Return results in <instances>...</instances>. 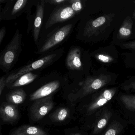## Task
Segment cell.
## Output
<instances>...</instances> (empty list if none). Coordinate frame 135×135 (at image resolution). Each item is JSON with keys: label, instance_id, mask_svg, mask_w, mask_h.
<instances>
[{"label": "cell", "instance_id": "6da1fadb", "mask_svg": "<svg viewBox=\"0 0 135 135\" xmlns=\"http://www.w3.org/2000/svg\"><path fill=\"white\" fill-rule=\"evenodd\" d=\"M22 35L17 29L12 39L0 56V68L7 73L14 67L22 50Z\"/></svg>", "mask_w": 135, "mask_h": 135}, {"label": "cell", "instance_id": "7a4b0ae2", "mask_svg": "<svg viewBox=\"0 0 135 135\" xmlns=\"http://www.w3.org/2000/svg\"><path fill=\"white\" fill-rule=\"evenodd\" d=\"M63 50L61 49L54 51L42 58L38 59L30 64L20 68L12 72L6 79V86L8 87L17 79L24 74L37 69H42L56 61L61 56Z\"/></svg>", "mask_w": 135, "mask_h": 135}, {"label": "cell", "instance_id": "3957f363", "mask_svg": "<svg viewBox=\"0 0 135 135\" xmlns=\"http://www.w3.org/2000/svg\"><path fill=\"white\" fill-rule=\"evenodd\" d=\"M117 87L104 88L90 95L87 102L84 106V113L86 116H93L110 103L118 91Z\"/></svg>", "mask_w": 135, "mask_h": 135}, {"label": "cell", "instance_id": "277c9868", "mask_svg": "<svg viewBox=\"0 0 135 135\" xmlns=\"http://www.w3.org/2000/svg\"><path fill=\"white\" fill-rule=\"evenodd\" d=\"M81 88L77 93L80 99L92 94L113 83V79L110 75L101 74L88 76L81 83Z\"/></svg>", "mask_w": 135, "mask_h": 135}, {"label": "cell", "instance_id": "5b68a950", "mask_svg": "<svg viewBox=\"0 0 135 135\" xmlns=\"http://www.w3.org/2000/svg\"><path fill=\"white\" fill-rule=\"evenodd\" d=\"M30 1L27 0L7 1L6 5L1 12L0 19L12 20L16 19L23 13L29 10Z\"/></svg>", "mask_w": 135, "mask_h": 135}, {"label": "cell", "instance_id": "8992f818", "mask_svg": "<svg viewBox=\"0 0 135 135\" xmlns=\"http://www.w3.org/2000/svg\"><path fill=\"white\" fill-rule=\"evenodd\" d=\"M115 113L109 103L93 115L94 120L92 124V135H99L102 133L109 124Z\"/></svg>", "mask_w": 135, "mask_h": 135}, {"label": "cell", "instance_id": "52a82bcc", "mask_svg": "<svg viewBox=\"0 0 135 135\" xmlns=\"http://www.w3.org/2000/svg\"><path fill=\"white\" fill-rule=\"evenodd\" d=\"M118 106L125 118L135 125V95L120 93L117 96Z\"/></svg>", "mask_w": 135, "mask_h": 135}, {"label": "cell", "instance_id": "ba28073f", "mask_svg": "<svg viewBox=\"0 0 135 135\" xmlns=\"http://www.w3.org/2000/svg\"><path fill=\"white\" fill-rule=\"evenodd\" d=\"M73 27V24L69 23L56 30L46 39L38 51V54L46 52L63 41L70 33Z\"/></svg>", "mask_w": 135, "mask_h": 135}, {"label": "cell", "instance_id": "9c48e42d", "mask_svg": "<svg viewBox=\"0 0 135 135\" xmlns=\"http://www.w3.org/2000/svg\"><path fill=\"white\" fill-rule=\"evenodd\" d=\"M54 106V103L50 95L35 100L30 110L31 119L34 121L41 120L52 110Z\"/></svg>", "mask_w": 135, "mask_h": 135}, {"label": "cell", "instance_id": "30bf717a", "mask_svg": "<svg viewBox=\"0 0 135 135\" xmlns=\"http://www.w3.org/2000/svg\"><path fill=\"white\" fill-rule=\"evenodd\" d=\"M75 14L71 5L65 4L58 7L50 14L46 23L45 28L48 29L56 23L69 20L74 17Z\"/></svg>", "mask_w": 135, "mask_h": 135}, {"label": "cell", "instance_id": "8fae6325", "mask_svg": "<svg viewBox=\"0 0 135 135\" xmlns=\"http://www.w3.org/2000/svg\"><path fill=\"white\" fill-rule=\"evenodd\" d=\"M114 15H105L100 16L94 20L88 22L84 31V35L90 37L94 35H98L109 24Z\"/></svg>", "mask_w": 135, "mask_h": 135}, {"label": "cell", "instance_id": "7c38bea8", "mask_svg": "<svg viewBox=\"0 0 135 135\" xmlns=\"http://www.w3.org/2000/svg\"><path fill=\"white\" fill-rule=\"evenodd\" d=\"M0 116L5 122L13 123L19 118V112L15 104L4 103L0 108Z\"/></svg>", "mask_w": 135, "mask_h": 135}, {"label": "cell", "instance_id": "4fadbf2b", "mask_svg": "<svg viewBox=\"0 0 135 135\" xmlns=\"http://www.w3.org/2000/svg\"><path fill=\"white\" fill-rule=\"evenodd\" d=\"M45 3V1L43 0L38 1L37 3L33 30V36L35 42H37L39 38L44 17Z\"/></svg>", "mask_w": 135, "mask_h": 135}, {"label": "cell", "instance_id": "5bb4252c", "mask_svg": "<svg viewBox=\"0 0 135 135\" xmlns=\"http://www.w3.org/2000/svg\"><path fill=\"white\" fill-rule=\"evenodd\" d=\"M60 86V82L58 80H54L46 84L31 94L30 100H37L49 96L58 89Z\"/></svg>", "mask_w": 135, "mask_h": 135}, {"label": "cell", "instance_id": "9a60e30c", "mask_svg": "<svg viewBox=\"0 0 135 135\" xmlns=\"http://www.w3.org/2000/svg\"><path fill=\"white\" fill-rule=\"evenodd\" d=\"M80 55V50L78 47H73L70 50L66 60V64L68 68L72 70H80L82 69Z\"/></svg>", "mask_w": 135, "mask_h": 135}, {"label": "cell", "instance_id": "2e32d148", "mask_svg": "<svg viewBox=\"0 0 135 135\" xmlns=\"http://www.w3.org/2000/svg\"><path fill=\"white\" fill-rule=\"evenodd\" d=\"M125 128V122L120 119L114 118L103 131L101 135H120L124 131Z\"/></svg>", "mask_w": 135, "mask_h": 135}, {"label": "cell", "instance_id": "e0dca14e", "mask_svg": "<svg viewBox=\"0 0 135 135\" xmlns=\"http://www.w3.org/2000/svg\"><path fill=\"white\" fill-rule=\"evenodd\" d=\"M10 135H48V134L39 127L23 125L13 130Z\"/></svg>", "mask_w": 135, "mask_h": 135}, {"label": "cell", "instance_id": "ac0fdd59", "mask_svg": "<svg viewBox=\"0 0 135 135\" xmlns=\"http://www.w3.org/2000/svg\"><path fill=\"white\" fill-rule=\"evenodd\" d=\"M133 22L131 18L128 16L124 20L118 33L119 39H126L132 34Z\"/></svg>", "mask_w": 135, "mask_h": 135}, {"label": "cell", "instance_id": "d6986e66", "mask_svg": "<svg viewBox=\"0 0 135 135\" xmlns=\"http://www.w3.org/2000/svg\"><path fill=\"white\" fill-rule=\"evenodd\" d=\"M26 97V92L22 88H19L9 93L7 97V100L10 103L19 104L22 103Z\"/></svg>", "mask_w": 135, "mask_h": 135}, {"label": "cell", "instance_id": "ffe728a7", "mask_svg": "<svg viewBox=\"0 0 135 135\" xmlns=\"http://www.w3.org/2000/svg\"><path fill=\"white\" fill-rule=\"evenodd\" d=\"M38 76V75L37 74L32 72L28 73L20 77L8 87L12 88L27 85L33 82Z\"/></svg>", "mask_w": 135, "mask_h": 135}, {"label": "cell", "instance_id": "44dd1931", "mask_svg": "<svg viewBox=\"0 0 135 135\" xmlns=\"http://www.w3.org/2000/svg\"><path fill=\"white\" fill-rule=\"evenodd\" d=\"M69 113L68 109L67 108H60L57 110L52 115V120L56 122H61L67 118Z\"/></svg>", "mask_w": 135, "mask_h": 135}, {"label": "cell", "instance_id": "7402d4cb", "mask_svg": "<svg viewBox=\"0 0 135 135\" xmlns=\"http://www.w3.org/2000/svg\"><path fill=\"white\" fill-rule=\"evenodd\" d=\"M95 57L99 61L105 64H109L114 60L113 57L105 54H99L95 55Z\"/></svg>", "mask_w": 135, "mask_h": 135}, {"label": "cell", "instance_id": "603a6c76", "mask_svg": "<svg viewBox=\"0 0 135 135\" xmlns=\"http://www.w3.org/2000/svg\"><path fill=\"white\" fill-rule=\"evenodd\" d=\"M73 10L76 13H79L83 9L82 2L80 0H68Z\"/></svg>", "mask_w": 135, "mask_h": 135}, {"label": "cell", "instance_id": "cb8c5ba5", "mask_svg": "<svg viewBox=\"0 0 135 135\" xmlns=\"http://www.w3.org/2000/svg\"><path fill=\"white\" fill-rule=\"evenodd\" d=\"M121 89L124 91L135 90V80L122 84L121 86Z\"/></svg>", "mask_w": 135, "mask_h": 135}, {"label": "cell", "instance_id": "d4e9b609", "mask_svg": "<svg viewBox=\"0 0 135 135\" xmlns=\"http://www.w3.org/2000/svg\"><path fill=\"white\" fill-rule=\"evenodd\" d=\"M45 2L52 5H59L68 3V0H46L45 1Z\"/></svg>", "mask_w": 135, "mask_h": 135}, {"label": "cell", "instance_id": "484cf974", "mask_svg": "<svg viewBox=\"0 0 135 135\" xmlns=\"http://www.w3.org/2000/svg\"><path fill=\"white\" fill-rule=\"evenodd\" d=\"M6 79L5 76H2L0 79V95H1L4 86H6Z\"/></svg>", "mask_w": 135, "mask_h": 135}, {"label": "cell", "instance_id": "4316f807", "mask_svg": "<svg viewBox=\"0 0 135 135\" xmlns=\"http://www.w3.org/2000/svg\"><path fill=\"white\" fill-rule=\"evenodd\" d=\"M123 46L125 49L135 50V41L125 43L123 45Z\"/></svg>", "mask_w": 135, "mask_h": 135}, {"label": "cell", "instance_id": "83f0119b", "mask_svg": "<svg viewBox=\"0 0 135 135\" xmlns=\"http://www.w3.org/2000/svg\"><path fill=\"white\" fill-rule=\"evenodd\" d=\"M6 33V29L5 27H3L0 30V44L1 45L3 40L4 38Z\"/></svg>", "mask_w": 135, "mask_h": 135}, {"label": "cell", "instance_id": "f1b7e54d", "mask_svg": "<svg viewBox=\"0 0 135 135\" xmlns=\"http://www.w3.org/2000/svg\"><path fill=\"white\" fill-rule=\"evenodd\" d=\"M7 1H6V0H0V3H7Z\"/></svg>", "mask_w": 135, "mask_h": 135}, {"label": "cell", "instance_id": "f546056e", "mask_svg": "<svg viewBox=\"0 0 135 135\" xmlns=\"http://www.w3.org/2000/svg\"><path fill=\"white\" fill-rule=\"evenodd\" d=\"M133 18L135 19V9L134 10V11H133Z\"/></svg>", "mask_w": 135, "mask_h": 135}, {"label": "cell", "instance_id": "4dcf8cb0", "mask_svg": "<svg viewBox=\"0 0 135 135\" xmlns=\"http://www.w3.org/2000/svg\"><path fill=\"white\" fill-rule=\"evenodd\" d=\"M74 135H81V134L80 133H76V134H75Z\"/></svg>", "mask_w": 135, "mask_h": 135}, {"label": "cell", "instance_id": "1f68e13d", "mask_svg": "<svg viewBox=\"0 0 135 135\" xmlns=\"http://www.w3.org/2000/svg\"><path fill=\"white\" fill-rule=\"evenodd\" d=\"M133 3H135V1H133Z\"/></svg>", "mask_w": 135, "mask_h": 135}]
</instances>
